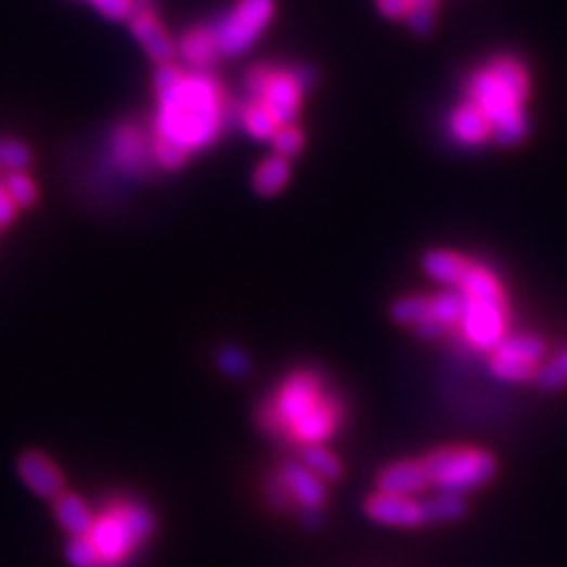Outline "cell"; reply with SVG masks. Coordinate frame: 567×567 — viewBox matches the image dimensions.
I'll use <instances>...</instances> for the list:
<instances>
[{"instance_id":"6da1fadb","label":"cell","mask_w":567,"mask_h":567,"mask_svg":"<svg viewBox=\"0 0 567 567\" xmlns=\"http://www.w3.org/2000/svg\"><path fill=\"white\" fill-rule=\"evenodd\" d=\"M159 109L154 118V140L176 150L184 159L214 142L225 124L228 102L222 88L206 72L184 74L176 64H159L154 76Z\"/></svg>"},{"instance_id":"7a4b0ae2","label":"cell","mask_w":567,"mask_h":567,"mask_svg":"<svg viewBox=\"0 0 567 567\" xmlns=\"http://www.w3.org/2000/svg\"><path fill=\"white\" fill-rule=\"evenodd\" d=\"M530 95V78L518 60L508 55L494 57L468 78L466 100L478 104L492 126V138L513 147L527 136L523 104Z\"/></svg>"},{"instance_id":"3957f363","label":"cell","mask_w":567,"mask_h":567,"mask_svg":"<svg viewBox=\"0 0 567 567\" xmlns=\"http://www.w3.org/2000/svg\"><path fill=\"white\" fill-rule=\"evenodd\" d=\"M338 421L340 404L328 398L322 378L312 372L288 376L266 409V428L272 433L286 430L302 447L322 444L338 428Z\"/></svg>"},{"instance_id":"277c9868","label":"cell","mask_w":567,"mask_h":567,"mask_svg":"<svg viewBox=\"0 0 567 567\" xmlns=\"http://www.w3.org/2000/svg\"><path fill=\"white\" fill-rule=\"evenodd\" d=\"M154 532V516L138 501H116L92 523L88 537L95 544L102 567H124L140 544Z\"/></svg>"},{"instance_id":"5b68a950","label":"cell","mask_w":567,"mask_h":567,"mask_svg":"<svg viewBox=\"0 0 567 567\" xmlns=\"http://www.w3.org/2000/svg\"><path fill=\"white\" fill-rule=\"evenodd\" d=\"M421 461L428 471L430 487L459 497L478 490L487 480H492L497 471L494 456L476 447H442Z\"/></svg>"},{"instance_id":"8992f818","label":"cell","mask_w":567,"mask_h":567,"mask_svg":"<svg viewBox=\"0 0 567 567\" xmlns=\"http://www.w3.org/2000/svg\"><path fill=\"white\" fill-rule=\"evenodd\" d=\"M274 15V0H236L225 17L214 24L220 57H240L258 41Z\"/></svg>"},{"instance_id":"52a82bcc","label":"cell","mask_w":567,"mask_h":567,"mask_svg":"<svg viewBox=\"0 0 567 567\" xmlns=\"http://www.w3.org/2000/svg\"><path fill=\"white\" fill-rule=\"evenodd\" d=\"M544 352V340L537 334H511L501 338L492 350L490 369L494 376L504 381H530L537 376Z\"/></svg>"},{"instance_id":"ba28073f","label":"cell","mask_w":567,"mask_h":567,"mask_svg":"<svg viewBox=\"0 0 567 567\" xmlns=\"http://www.w3.org/2000/svg\"><path fill=\"white\" fill-rule=\"evenodd\" d=\"M506 318H508V308L466 298V310H464V318H461V328H464V336L473 348L494 350L499 346V340L506 336Z\"/></svg>"},{"instance_id":"9c48e42d","label":"cell","mask_w":567,"mask_h":567,"mask_svg":"<svg viewBox=\"0 0 567 567\" xmlns=\"http://www.w3.org/2000/svg\"><path fill=\"white\" fill-rule=\"evenodd\" d=\"M109 154L118 170H124L128 176H142L156 162L154 138L144 136L133 124H121L112 136Z\"/></svg>"},{"instance_id":"30bf717a","label":"cell","mask_w":567,"mask_h":567,"mask_svg":"<svg viewBox=\"0 0 567 567\" xmlns=\"http://www.w3.org/2000/svg\"><path fill=\"white\" fill-rule=\"evenodd\" d=\"M300 95H302V90L298 88V83L294 81L292 74L272 72L266 88H262L260 98L256 102H260L262 107H266L274 116L276 124L288 126V124H294L296 116H298Z\"/></svg>"},{"instance_id":"8fae6325","label":"cell","mask_w":567,"mask_h":567,"mask_svg":"<svg viewBox=\"0 0 567 567\" xmlns=\"http://www.w3.org/2000/svg\"><path fill=\"white\" fill-rule=\"evenodd\" d=\"M364 513L374 523L388 525V527H418V525H424V516H421L418 501L412 499V497L374 492L372 497L364 501Z\"/></svg>"},{"instance_id":"7c38bea8","label":"cell","mask_w":567,"mask_h":567,"mask_svg":"<svg viewBox=\"0 0 567 567\" xmlns=\"http://www.w3.org/2000/svg\"><path fill=\"white\" fill-rule=\"evenodd\" d=\"M378 492L386 494H400V497H416L426 492L430 487L428 471L421 459H402L395 464L386 466L378 473Z\"/></svg>"},{"instance_id":"4fadbf2b","label":"cell","mask_w":567,"mask_h":567,"mask_svg":"<svg viewBox=\"0 0 567 567\" xmlns=\"http://www.w3.org/2000/svg\"><path fill=\"white\" fill-rule=\"evenodd\" d=\"M284 485V490L292 497V501L300 504L306 511H320L326 501L324 480L314 476L310 468H306L300 461H286L276 476Z\"/></svg>"},{"instance_id":"5bb4252c","label":"cell","mask_w":567,"mask_h":567,"mask_svg":"<svg viewBox=\"0 0 567 567\" xmlns=\"http://www.w3.org/2000/svg\"><path fill=\"white\" fill-rule=\"evenodd\" d=\"M128 20H130V31H133L138 43L142 46L144 52H147L150 60H154L156 64H166L173 60L178 48L173 41H170V36L166 34L162 22L156 20L154 10L133 12Z\"/></svg>"},{"instance_id":"9a60e30c","label":"cell","mask_w":567,"mask_h":567,"mask_svg":"<svg viewBox=\"0 0 567 567\" xmlns=\"http://www.w3.org/2000/svg\"><path fill=\"white\" fill-rule=\"evenodd\" d=\"M22 480L43 499H57L64 492V478L60 468L41 452H26L17 461Z\"/></svg>"},{"instance_id":"2e32d148","label":"cell","mask_w":567,"mask_h":567,"mask_svg":"<svg viewBox=\"0 0 567 567\" xmlns=\"http://www.w3.org/2000/svg\"><path fill=\"white\" fill-rule=\"evenodd\" d=\"M178 52H180V57L188 62L194 72H206L210 64H214L220 57L214 24L194 26V29H190L188 34L182 36Z\"/></svg>"},{"instance_id":"e0dca14e","label":"cell","mask_w":567,"mask_h":567,"mask_svg":"<svg viewBox=\"0 0 567 567\" xmlns=\"http://www.w3.org/2000/svg\"><path fill=\"white\" fill-rule=\"evenodd\" d=\"M450 133L456 142L476 147V144H482L485 140L492 138V126L480 112L478 104L466 100L464 104H459L450 116Z\"/></svg>"},{"instance_id":"ac0fdd59","label":"cell","mask_w":567,"mask_h":567,"mask_svg":"<svg viewBox=\"0 0 567 567\" xmlns=\"http://www.w3.org/2000/svg\"><path fill=\"white\" fill-rule=\"evenodd\" d=\"M459 292L464 294L468 300H480V302H492V306H501V308H508L506 306V296H504V288H501L497 276L478 266V262H468V268L461 276L459 282Z\"/></svg>"},{"instance_id":"d6986e66","label":"cell","mask_w":567,"mask_h":567,"mask_svg":"<svg viewBox=\"0 0 567 567\" xmlns=\"http://www.w3.org/2000/svg\"><path fill=\"white\" fill-rule=\"evenodd\" d=\"M468 262L471 260L454 254V250L435 248V250H428V254L424 256V270L430 280L456 288L461 276H464V272L468 268Z\"/></svg>"},{"instance_id":"ffe728a7","label":"cell","mask_w":567,"mask_h":567,"mask_svg":"<svg viewBox=\"0 0 567 567\" xmlns=\"http://www.w3.org/2000/svg\"><path fill=\"white\" fill-rule=\"evenodd\" d=\"M55 518L72 537L88 534L92 523H95V516H92V511L86 501L69 492H62L55 499Z\"/></svg>"},{"instance_id":"44dd1931","label":"cell","mask_w":567,"mask_h":567,"mask_svg":"<svg viewBox=\"0 0 567 567\" xmlns=\"http://www.w3.org/2000/svg\"><path fill=\"white\" fill-rule=\"evenodd\" d=\"M288 176H292V164L284 156L272 154L266 162L258 164L254 173V190L260 196H272L288 182Z\"/></svg>"},{"instance_id":"7402d4cb","label":"cell","mask_w":567,"mask_h":567,"mask_svg":"<svg viewBox=\"0 0 567 567\" xmlns=\"http://www.w3.org/2000/svg\"><path fill=\"white\" fill-rule=\"evenodd\" d=\"M421 506V516H424V523H450L456 520L466 513V501L459 494H447L438 492L426 499H418Z\"/></svg>"},{"instance_id":"603a6c76","label":"cell","mask_w":567,"mask_h":567,"mask_svg":"<svg viewBox=\"0 0 567 567\" xmlns=\"http://www.w3.org/2000/svg\"><path fill=\"white\" fill-rule=\"evenodd\" d=\"M300 464L310 468L314 476L322 478L324 482L340 478V471H343L338 456L332 450H326L324 444H306V447H302Z\"/></svg>"},{"instance_id":"cb8c5ba5","label":"cell","mask_w":567,"mask_h":567,"mask_svg":"<svg viewBox=\"0 0 567 567\" xmlns=\"http://www.w3.org/2000/svg\"><path fill=\"white\" fill-rule=\"evenodd\" d=\"M392 320L404 326L416 328L430 320V294L404 296L392 302Z\"/></svg>"},{"instance_id":"d4e9b609","label":"cell","mask_w":567,"mask_h":567,"mask_svg":"<svg viewBox=\"0 0 567 567\" xmlns=\"http://www.w3.org/2000/svg\"><path fill=\"white\" fill-rule=\"evenodd\" d=\"M242 118H244L246 130L256 140H272V136L276 133V128H280V124L274 121V116L266 107H262L260 102H250L248 107H244Z\"/></svg>"},{"instance_id":"484cf974","label":"cell","mask_w":567,"mask_h":567,"mask_svg":"<svg viewBox=\"0 0 567 567\" xmlns=\"http://www.w3.org/2000/svg\"><path fill=\"white\" fill-rule=\"evenodd\" d=\"M534 381L544 390H558L567 386V348L560 350L556 358L546 364H539Z\"/></svg>"},{"instance_id":"4316f807","label":"cell","mask_w":567,"mask_h":567,"mask_svg":"<svg viewBox=\"0 0 567 567\" xmlns=\"http://www.w3.org/2000/svg\"><path fill=\"white\" fill-rule=\"evenodd\" d=\"M435 5L438 0H409L407 26L418 36H428L435 26Z\"/></svg>"},{"instance_id":"83f0119b","label":"cell","mask_w":567,"mask_h":567,"mask_svg":"<svg viewBox=\"0 0 567 567\" xmlns=\"http://www.w3.org/2000/svg\"><path fill=\"white\" fill-rule=\"evenodd\" d=\"M3 184H5L8 196L15 206L26 208L36 202V184L29 176L24 173V170H12V173H8L3 178Z\"/></svg>"},{"instance_id":"f1b7e54d","label":"cell","mask_w":567,"mask_h":567,"mask_svg":"<svg viewBox=\"0 0 567 567\" xmlns=\"http://www.w3.org/2000/svg\"><path fill=\"white\" fill-rule=\"evenodd\" d=\"M31 164V150L15 138H0V168L8 170H24Z\"/></svg>"},{"instance_id":"f546056e","label":"cell","mask_w":567,"mask_h":567,"mask_svg":"<svg viewBox=\"0 0 567 567\" xmlns=\"http://www.w3.org/2000/svg\"><path fill=\"white\" fill-rule=\"evenodd\" d=\"M67 560L72 567H102L100 553L88 534L72 537L67 544Z\"/></svg>"},{"instance_id":"4dcf8cb0","label":"cell","mask_w":567,"mask_h":567,"mask_svg":"<svg viewBox=\"0 0 567 567\" xmlns=\"http://www.w3.org/2000/svg\"><path fill=\"white\" fill-rule=\"evenodd\" d=\"M302 144H306V140H302V133L294 126H280L276 128V133L272 136V147H274V154L284 156V159H292V156H296Z\"/></svg>"},{"instance_id":"1f68e13d","label":"cell","mask_w":567,"mask_h":567,"mask_svg":"<svg viewBox=\"0 0 567 567\" xmlns=\"http://www.w3.org/2000/svg\"><path fill=\"white\" fill-rule=\"evenodd\" d=\"M218 366H220L222 374H228L232 378H244L248 374L250 362H248L244 350L228 346V348H222L218 352Z\"/></svg>"},{"instance_id":"d6a6232c","label":"cell","mask_w":567,"mask_h":567,"mask_svg":"<svg viewBox=\"0 0 567 567\" xmlns=\"http://www.w3.org/2000/svg\"><path fill=\"white\" fill-rule=\"evenodd\" d=\"M90 5L107 20H128L133 15V0H90Z\"/></svg>"},{"instance_id":"836d02e7","label":"cell","mask_w":567,"mask_h":567,"mask_svg":"<svg viewBox=\"0 0 567 567\" xmlns=\"http://www.w3.org/2000/svg\"><path fill=\"white\" fill-rule=\"evenodd\" d=\"M272 72H274V69H270L268 64H256V67H250V69L246 72L244 88H246V92L250 95V102H256V100L260 98V92H262V88H266V83H268V78H270Z\"/></svg>"},{"instance_id":"e575fe53","label":"cell","mask_w":567,"mask_h":567,"mask_svg":"<svg viewBox=\"0 0 567 567\" xmlns=\"http://www.w3.org/2000/svg\"><path fill=\"white\" fill-rule=\"evenodd\" d=\"M378 10L384 12L388 20H400L407 17L409 12V0H376Z\"/></svg>"},{"instance_id":"d590c367","label":"cell","mask_w":567,"mask_h":567,"mask_svg":"<svg viewBox=\"0 0 567 567\" xmlns=\"http://www.w3.org/2000/svg\"><path fill=\"white\" fill-rule=\"evenodd\" d=\"M288 74H292V78L298 83V88L302 92H306L314 81H318V76H314V72L308 67V64H294V67L288 69Z\"/></svg>"},{"instance_id":"8d00e7d4","label":"cell","mask_w":567,"mask_h":567,"mask_svg":"<svg viewBox=\"0 0 567 567\" xmlns=\"http://www.w3.org/2000/svg\"><path fill=\"white\" fill-rule=\"evenodd\" d=\"M15 210L17 206L12 204V199L5 192V184H3V176H0V228L8 225V222L15 218Z\"/></svg>"}]
</instances>
